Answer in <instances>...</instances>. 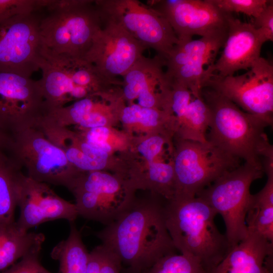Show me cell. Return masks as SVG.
Listing matches in <instances>:
<instances>
[{"label": "cell", "mask_w": 273, "mask_h": 273, "mask_svg": "<svg viewBox=\"0 0 273 273\" xmlns=\"http://www.w3.org/2000/svg\"><path fill=\"white\" fill-rule=\"evenodd\" d=\"M96 235L123 266L140 272L176 250L166 226L164 206L157 202H132Z\"/></svg>", "instance_id": "obj_1"}, {"label": "cell", "mask_w": 273, "mask_h": 273, "mask_svg": "<svg viewBox=\"0 0 273 273\" xmlns=\"http://www.w3.org/2000/svg\"><path fill=\"white\" fill-rule=\"evenodd\" d=\"M201 95L210 112L207 141L245 162L263 168L262 160L273 158L272 145L265 132V128L270 125L211 88H202Z\"/></svg>", "instance_id": "obj_2"}, {"label": "cell", "mask_w": 273, "mask_h": 273, "mask_svg": "<svg viewBox=\"0 0 273 273\" xmlns=\"http://www.w3.org/2000/svg\"><path fill=\"white\" fill-rule=\"evenodd\" d=\"M217 214L197 196L174 198L164 206L166 226L176 249L199 260L210 272L232 248L215 223Z\"/></svg>", "instance_id": "obj_3"}, {"label": "cell", "mask_w": 273, "mask_h": 273, "mask_svg": "<svg viewBox=\"0 0 273 273\" xmlns=\"http://www.w3.org/2000/svg\"><path fill=\"white\" fill-rule=\"evenodd\" d=\"M40 23L44 47L52 53L83 57L102 26L93 0H47Z\"/></svg>", "instance_id": "obj_4"}, {"label": "cell", "mask_w": 273, "mask_h": 273, "mask_svg": "<svg viewBox=\"0 0 273 273\" xmlns=\"http://www.w3.org/2000/svg\"><path fill=\"white\" fill-rule=\"evenodd\" d=\"M40 70L42 76L37 81L48 112L121 84V80L106 77L84 57L55 54L45 47Z\"/></svg>", "instance_id": "obj_5"}, {"label": "cell", "mask_w": 273, "mask_h": 273, "mask_svg": "<svg viewBox=\"0 0 273 273\" xmlns=\"http://www.w3.org/2000/svg\"><path fill=\"white\" fill-rule=\"evenodd\" d=\"M8 155L31 178L48 185L71 188L79 175L64 152L37 126L11 135Z\"/></svg>", "instance_id": "obj_6"}, {"label": "cell", "mask_w": 273, "mask_h": 273, "mask_svg": "<svg viewBox=\"0 0 273 273\" xmlns=\"http://www.w3.org/2000/svg\"><path fill=\"white\" fill-rule=\"evenodd\" d=\"M264 173L263 168L245 162L223 174L196 196L221 215L226 228L224 235L231 248L247 236L245 218L251 196L250 187Z\"/></svg>", "instance_id": "obj_7"}, {"label": "cell", "mask_w": 273, "mask_h": 273, "mask_svg": "<svg viewBox=\"0 0 273 273\" xmlns=\"http://www.w3.org/2000/svg\"><path fill=\"white\" fill-rule=\"evenodd\" d=\"M101 18L120 25L144 47L166 59L178 39L167 20L138 0H95Z\"/></svg>", "instance_id": "obj_8"}, {"label": "cell", "mask_w": 273, "mask_h": 273, "mask_svg": "<svg viewBox=\"0 0 273 273\" xmlns=\"http://www.w3.org/2000/svg\"><path fill=\"white\" fill-rule=\"evenodd\" d=\"M240 159L207 141L186 140L175 157L174 198L194 197L224 173L239 166Z\"/></svg>", "instance_id": "obj_9"}, {"label": "cell", "mask_w": 273, "mask_h": 273, "mask_svg": "<svg viewBox=\"0 0 273 273\" xmlns=\"http://www.w3.org/2000/svg\"><path fill=\"white\" fill-rule=\"evenodd\" d=\"M42 15L36 11L0 24V73L30 77L40 70L44 48L40 33Z\"/></svg>", "instance_id": "obj_10"}, {"label": "cell", "mask_w": 273, "mask_h": 273, "mask_svg": "<svg viewBox=\"0 0 273 273\" xmlns=\"http://www.w3.org/2000/svg\"><path fill=\"white\" fill-rule=\"evenodd\" d=\"M244 111L272 124L273 66L260 57L245 73L224 77L211 76L203 82Z\"/></svg>", "instance_id": "obj_11"}, {"label": "cell", "mask_w": 273, "mask_h": 273, "mask_svg": "<svg viewBox=\"0 0 273 273\" xmlns=\"http://www.w3.org/2000/svg\"><path fill=\"white\" fill-rule=\"evenodd\" d=\"M47 114L37 80L0 73V127L10 136L36 126Z\"/></svg>", "instance_id": "obj_12"}, {"label": "cell", "mask_w": 273, "mask_h": 273, "mask_svg": "<svg viewBox=\"0 0 273 273\" xmlns=\"http://www.w3.org/2000/svg\"><path fill=\"white\" fill-rule=\"evenodd\" d=\"M228 28L197 39L178 41L165 59L169 79L186 86L194 95L201 93L206 70L223 47Z\"/></svg>", "instance_id": "obj_13"}, {"label": "cell", "mask_w": 273, "mask_h": 273, "mask_svg": "<svg viewBox=\"0 0 273 273\" xmlns=\"http://www.w3.org/2000/svg\"><path fill=\"white\" fill-rule=\"evenodd\" d=\"M17 206L20 215L18 228L27 232L49 221L65 219L74 222L78 216L75 204L58 195L49 185L28 177L21 170L16 180Z\"/></svg>", "instance_id": "obj_14"}, {"label": "cell", "mask_w": 273, "mask_h": 273, "mask_svg": "<svg viewBox=\"0 0 273 273\" xmlns=\"http://www.w3.org/2000/svg\"><path fill=\"white\" fill-rule=\"evenodd\" d=\"M102 20V26L83 57L106 77L121 79L146 49L118 24Z\"/></svg>", "instance_id": "obj_15"}, {"label": "cell", "mask_w": 273, "mask_h": 273, "mask_svg": "<svg viewBox=\"0 0 273 273\" xmlns=\"http://www.w3.org/2000/svg\"><path fill=\"white\" fill-rule=\"evenodd\" d=\"M150 7L169 22L178 41L201 37L228 28L227 13L210 0L152 1Z\"/></svg>", "instance_id": "obj_16"}, {"label": "cell", "mask_w": 273, "mask_h": 273, "mask_svg": "<svg viewBox=\"0 0 273 273\" xmlns=\"http://www.w3.org/2000/svg\"><path fill=\"white\" fill-rule=\"evenodd\" d=\"M226 18L228 34L223 50L208 67L203 82L211 76L224 77L240 70H248L261 57L262 46L267 41L252 23L242 22L232 13H227Z\"/></svg>", "instance_id": "obj_17"}, {"label": "cell", "mask_w": 273, "mask_h": 273, "mask_svg": "<svg viewBox=\"0 0 273 273\" xmlns=\"http://www.w3.org/2000/svg\"><path fill=\"white\" fill-rule=\"evenodd\" d=\"M165 64V59L158 55L154 58L142 56L121 77L124 96L128 100L137 98L142 107L154 108L159 100L154 94L155 89L171 87Z\"/></svg>", "instance_id": "obj_18"}, {"label": "cell", "mask_w": 273, "mask_h": 273, "mask_svg": "<svg viewBox=\"0 0 273 273\" xmlns=\"http://www.w3.org/2000/svg\"><path fill=\"white\" fill-rule=\"evenodd\" d=\"M210 273H273V243L248 232Z\"/></svg>", "instance_id": "obj_19"}, {"label": "cell", "mask_w": 273, "mask_h": 273, "mask_svg": "<svg viewBox=\"0 0 273 273\" xmlns=\"http://www.w3.org/2000/svg\"><path fill=\"white\" fill-rule=\"evenodd\" d=\"M44 240L42 233L21 230L16 221L0 225V272L26 255L41 251Z\"/></svg>", "instance_id": "obj_20"}, {"label": "cell", "mask_w": 273, "mask_h": 273, "mask_svg": "<svg viewBox=\"0 0 273 273\" xmlns=\"http://www.w3.org/2000/svg\"><path fill=\"white\" fill-rule=\"evenodd\" d=\"M245 222L248 232L256 234L273 243V175L258 193L251 195Z\"/></svg>", "instance_id": "obj_21"}, {"label": "cell", "mask_w": 273, "mask_h": 273, "mask_svg": "<svg viewBox=\"0 0 273 273\" xmlns=\"http://www.w3.org/2000/svg\"><path fill=\"white\" fill-rule=\"evenodd\" d=\"M70 223L68 237L53 248L51 256L59 261L58 273H86L89 252L74 222Z\"/></svg>", "instance_id": "obj_22"}, {"label": "cell", "mask_w": 273, "mask_h": 273, "mask_svg": "<svg viewBox=\"0 0 273 273\" xmlns=\"http://www.w3.org/2000/svg\"><path fill=\"white\" fill-rule=\"evenodd\" d=\"M21 170L6 152L0 150V225L16 221V186Z\"/></svg>", "instance_id": "obj_23"}, {"label": "cell", "mask_w": 273, "mask_h": 273, "mask_svg": "<svg viewBox=\"0 0 273 273\" xmlns=\"http://www.w3.org/2000/svg\"><path fill=\"white\" fill-rule=\"evenodd\" d=\"M140 273H210L196 258L180 253L166 255Z\"/></svg>", "instance_id": "obj_24"}, {"label": "cell", "mask_w": 273, "mask_h": 273, "mask_svg": "<svg viewBox=\"0 0 273 273\" xmlns=\"http://www.w3.org/2000/svg\"><path fill=\"white\" fill-rule=\"evenodd\" d=\"M123 266L118 256L101 244L89 252L86 273H121Z\"/></svg>", "instance_id": "obj_25"}, {"label": "cell", "mask_w": 273, "mask_h": 273, "mask_svg": "<svg viewBox=\"0 0 273 273\" xmlns=\"http://www.w3.org/2000/svg\"><path fill=\"white\" fill-rule=\"evenodd\" d=\"M210 2L227 13H241L253 19L257 18L270 0H210Z\"/></svg>", "instance_id": "obj_26"}, {"label": "cell", "mask_w": 273, "mask_h": 273, "mask_svg": "<svg viewBox=\"0 0 273 273\" xmlns=\"http://www.w3.org/2000/svg\"><path fill=\"white\" fill-rule=\"evenodd\" d=\"M39 11L37 0H0V24L21 15Z\"/></svg>", "instance_id": "obj_27"}, {"label": "cell", "mask_w": 273, "mask_h": 273, "mask_svg": "<svg viewBox=\"0 0 273 273\" xmlns=\"http://www.w3.org/2000/svg\"><path fill=\"white\" fill-rule=\"evenodd\" d=\"M40 251L30 253L0 273H53L47 269L39 259Z\"/></svg>", "instance_id": "obj_28"}, {"label": "cell", "mask_w": 273, "mask_h": 273, "mask_svg": "<svg viewBox=\"0 0 273 273\" xmlns=\"http://www.w3.org/2000/svg\"><path fill=\"white\" fill-rule=\"evenodd\" d=\"M251 23L262 32L267 41H273V1L270 0L264 10Z\"/></svg>", "instance_id": "obj_29"}, {"label": "cell", "mask_w": 273, "mask_h": 273, "mask_svg": "<svg viewBox=\"0 0 273 273\" xmlns=\"http://www.w3.org/2000/svg\"><path fill=\"white\" fill-rule=\"evenodd\" d=\"M164 140L159 136H154L143 142L139 147V152L151 163L154 157L161 150Z\"/></svg>", "instance_id": "obj_30"}, {"label": "cell", "mask_w": 273, "mask_h": 273, "mask_svg": "<svg viewBox=\"0 0 273 273\" xmlns=\"http://www.w3.org/2000/svg\"><path fill=\"white\" fill-rule=\"evenodd\" d=\"M108 134V129L104 126L89 129L86 134V142L89 145L106 142Z\"/></svg>", "instance_id": "obj_31"}, {"label": "cell", "mask_w": 273, "mask_h": 273, "mask_svg": "<svg viewBox=\"0 0 273 273\" xmlns=\"http://www.w3.org/2000/svg\"><path fill=\"white\" fill-rule=\"evenodd\" d=\"M160 113L155 108L141 107L140 122L147 126H155L158 123Z\"/></svg>", "instance_id": "obj_32"}, {"label": "cell", "mask_w": 273, "mask_h": 273, "mask_svg": "<svg viewBox=\"0 0 273 273\" xmlns=\"http://www.w3.org/2000/svg\"><path fill=\"white\" fill-rule=\"evenodd\" d=\"M141 107L133 104L123 110L122 120L125 123L140 122Z\"/></svg>", "instance_id": "obj_33"}, {"label": "cell", "mask_w": 273, "mask_h": 273, "mask_svg": "<svg viewBox=\"0 0 273 273\" xmlns=\"http://www.w3.org/2000/svg\"><path fill=\"white\" fill-rule=\"evenodd\" d=\"M11 140V136L0 127V150L6 151Z\"/></svg>", "instance_id": "obj_34"}, {"label": "cell", "mask_w": 273, "mask_h": 273, "mask_svg": "<svg viewBox=\"0 0 273 273\" xmlns=\"http://www.w3.org/2000/svg\"><path fill=\"white\" fill-rule=\"evenodd\" d=\"M121 273H140V272L135 271L129 268L123 267L122 269Z\"/></svg>", "instance_id": "obj_35"}]
</instances>
